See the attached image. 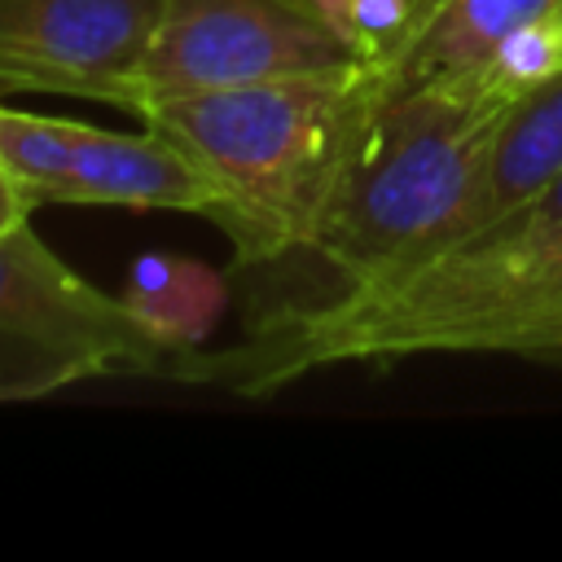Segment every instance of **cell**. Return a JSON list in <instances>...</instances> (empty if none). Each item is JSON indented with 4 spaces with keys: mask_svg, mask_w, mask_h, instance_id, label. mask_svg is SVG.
Instances as JSON below:
<instances>
[{
    "mask_svg": "<svg viewBox=\"0 0 562 562\" xmlns=\"http://www.w3.org/2000/svg\"><path fill=\"white\" fill-rule=\"evenodd\" d=\"M558 167H562V66L549 70L536 88H527L509 105L461 233L496 220L501 211L536 193Z\"/></svg>",
    "mask_w": 562,
    "mask_h": 562,
    "instance_id": "cell-9",
    "label": "cell"
},
{
    "mask_svg": "<svg viewBox=\"0 0 562 562\" xmlns=\"http://www.w3.org/2000/svg\"><path fill=\"white\" fill-rule=\"evenodd\" d=\"M522 88L483 66L382 97L369 140L329 202L316 237L277 268H299L255 316L329 303L356 285L400 272L465 228L496 132Z\"/></svg>",
    "mask_w": 562,
    "mask_h": 562,
    "instance_id": "cell-2",
    "label": "cell"
},
{
    "mask_svg": "<svg viewBox=\"0 0 562 562\" xmlns=\"http://www.w3.org/2000/svg\"><path fill=\"white\" fill-rule=\"evenodd\" d=\"M79 136H83V123L75 119H48V114L0 105V167L13 176V184L26 193L31 206L53 198V189L61 184L75 158Z\"/></svg>",
    "mask_w": 562,
    "mask_h": 562,
    "instance_id": "cell-10",
    "label": "cell"
},
{
    "mask_svg": "<svg viewBox=\"0 0 562 562\" xmlns=\"http://www.w3.org/2000/svg\"><path fill=\"white\" fill-rule=\"evenodd\" d=\"M369 66L294 0H167L136 75V114L167 97Z\"/></svg>",
    "mask_w": 562,
    "mask_h": 562,
    "instance_id": "cell-4",
    "label": "cell"
},
{
    "mask_svg": "<svg viewBox=\"0 0 562 562\" xmlns=\"http://www.w3.org/2000/svg\"><path fill=\"white\" fill-rule=\"evenodd\" d=\"M562 281V167L496 220L417 263L329 303L255 316L224 351H184L171 378L237 395L277 391L338 364H391L430 351L522 356L527 329Z\"/></svg>",
    "mask_w": 562,
    "mask_h": 562,
    "instance_id": "cell-1",
    "label": "cell"
},
{
    "mask_svg": "<svg viewBox=\"0 0 562 562\" xmlns=\"http://www.w3.org/2000/svg\"><path fill=\"white\" fill-rule=\"evenodd\" d=\"M167 0H0V88L136 114V75Z\"/></svg>",
    "mask_w": 562,
    "mask_h": 562,
    "instance_id": "cell-6",
    "label": "cell"
},
{
    "mask_svg": "<svg viewBox=\"0 0 562 562\" xmlns=\"http://www.w3.org/2000/svg\"><path fill=\"white\" fill-rule=\"evenodd\" d=\"M522 360L562 364V281H558V290L544 299L540 316L531 321V329H527V342H522Z\"/></svg>",
    "mask_w": 562,
    "mask_h": 562,
    "instance_id": "cell-12",
    "label": "cell"
},
{
    "mask_svg": "<svg viewBox=\"0 0 562 562\" xmlns=\"http://www.w3.org/2000/svg\"><path fill=\"white\" fill-rule=\"evenodd\" d=\"M558 13H562V9H558Z\"/></svg>",
    "mask_w": 562,
    "mask_h": 562,
    "instance_id": "cell-14",
    "label": "cell"
},
{
    "mask_svg": "<svg viewBox=\"0 0 562 562\" xmlns=\"http://www.w3.org/2000/svg\"><path fill=\"white\" fill-rule=\"evenodd\" d=\"M0 329L70 356L97 373H171L184 356L132 299H114L66 268L22 220L0 233Z\"/></svg>",
    "mask_w": 562,
    "mask_h": 562,
    "instance_id": "cell-5",
    "label": "cell"
},
{
    "mask_svg": "<svg viewBox=\"0 0 562 562\" xmlns=\"http://www.w3.org/2000/svg\"><path fill=\"white\" fill-rule=\"evenodd\" d=\"M48 202L83 206H136V211H189L215 215L211 180L162 132H110L83 123L75 158Z\"/></svg>",
    "mask_w": 562,
    "mask_h": 562,
    "instance_id": "cell-7",
    "label": "cell"
},
{
    "mask_svg": "<svg viewBox=\"0 0 562 562\" xmlns=\"http://www.w3.org/2000/svg\"><path fill=\"white\" fill-rule=\"evenodd\" d=\"M378 105V70L356 66L184 92L140 119L211 180V220L233 237L237 263L268 272L316 237Z\"/></svg>",
    "mask_w": 562,
    "mask_h": 562,
    "instance_id": "cell-3",
    "label": "cell"
},
{
    "mask_svg": "<svg viewBox=\"0 0 562 562\" xmlns=\"http://www.w3.org/2000/svg\"><path fill=\"white\" fill-rule=\"evenodd\" d=\"M83 378H92V373L83 364H75L70 356H57L31 338L0 329V400H40V395H53Z\"/></svg>",
    "mask_w": 562,
    "mask_h": 562,
    "instance_id": "cell-11",
    "label": "cell"
},
{
    "mask_svg": "<svg viewBox=\"0 0 562 562\" xmlns=\"http://www.w3.org/2000/svg\"><path fill=\"white\" fill-rule=\"evenodd\" d=\"M26 211H31V202H26V193L13 184V176L0 167V233H9V228H18L22 220H26Z\"/></svg>",
    "mask_w": 562,
    "mask_h": 562,
    "instance_id": "cell-13",
    "label": "cell"
},
{
    "mask_svg": "<svg viewBox=\"0 0 562 562\" xmlns=\"http://www.w3.org/2000/svg\"><path fill=\"white\" fill-rule=\"evenodd\" d=\"M562 0H435L408 44L378 70L382 97L430 79L483 70L518 31L558 13Z\"/></svg>",
    "mask_w": 562,
    "mask_h": 562,
    "instance_id": "cell-8",
    "label": "cell"
}]
</instances>
